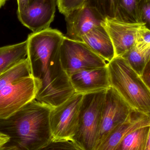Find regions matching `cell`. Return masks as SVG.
<instances>
[{"label": "cell", "mask_w": 150, "mask_h": 150, "mask_svg": "<svg viewBox=\"0 0 150 150\" xmlns=\"http://www.w3.org/2000/svg\"><path fill=\"white\" fill-rule=\"evenodd\" d=\"M150 150V127L149 130V134H148V139H147V143L145 146V150Z\"/></svg>", "instance_id": "f1b7e54d"}, {"label": "cell", "mask_w": 150, "mask_h": 150, "mask_svg": "<svg viewBox=\"0 0 150 150\" xmlns=\"http://www.w3.org/2000/svg\"><path fill=\"white\" fill-rule=\"evenodd\" d=\"M148 116H149V117L150 118V114L149 115H148Z\"/></svg>", "instance_id": "4dcf8cb0"}, {"label": "cell", "mask_w": 150, "mask_h": 150, "mask_svg": "<svg viewBox=\"0 0 150 150\" xmlns=\"http://www.w3.org/2000/svg\"><path fill=\"white\" fill-rule=\"evenodd\" d=\"M83 94L75 93L58 106L52 108L50 123L53 139L72 140L78 126Z\"/></svg>", "instance_id": "8992f818"}, {"label": "cell", "mask_w": 150, "mask_h": 150, "mask_svg": "<svg viewBox=\"0 0 150 150\" xmlns=\"http://www.w3.org/2000/svg\"><path fill=\"white\" fill-rule=\"evenodd\" d=\"M7 0H0V8L5 4Z\"/></svg>", "instance_id": "f546056e"}, {"label": "cell", "mask_w": 150, "mask_h": 150, "mask_svg": "<svg viewBox=\"0 0 150 150\" xmlns=\"http://www.w3.org/2000/svg\"><path fill=\"white\" fill-rule=\"evenodd\" d=\"M64 35L51 28L33 33L27 38V59L38 84L35 99L52 107L67 100L75 92L62 67L60 47Z\"/></svg>", "instance_id": "6da1fadb"}, {"label": "cell", "mask_w": 150, "mask_h": 150, "mask_svg": "<svg viewBox=\"0 0 150 150\" xmlns=\"http://www.w3.org/2000/svg\"><path fill=\"white\" fill-rule=\"evenodd\" d=\"M0 150H19L18 148L14 144L7 145V144L0 147Z\"/></svg>", "instance_id": "83f0119b"}, {"label": "cell", "mask_w": 150, "mask_h": 150, "mask_svg": "<svg viewBox=\"0 0 150 150\" xmlns=\"http://www.w3.org/2000/svg\"><path fill=\"white\" fill-rule=\"evenodd\" d=\"M142 23H131L106 18L102 23L108 33L114 47L115 57H121L137 43Z\"/></svg>", "instance_id": "8fae6325"}, {"label": "cell", "mask_w": 150, "mask_h": 150, "mask_svg": "<svg viewBox=\"0 0 150 150\" xmlns=\"http://www.w3.org/2000/svg\"><path fill=\"white\" fill-rule=\"evenodd\" d=\"M141 0H119L115 19L122 22L137 23V11Z\"/></svg>", "instance_id": "d6986e66"}, {"label": "cell", "mask_w": 150, "mask_h": 150, "mask_svg": "<svg viewBox=\"0 0 150 150\" xmlns=\"http://www.w3.org/2000/svg\"><path fill=\"white\" fill-rule=\"evenodd\" d=\"M38 87L37 82L31 76L0 91V120L7 119L35 99Z\"/></svg>", "instance_id": "ba28073f"}, {"label": "cell", "mask_w": 150, "mask_h": 150, "mask_svg": "<svg viewBox=\"0 0 150 150\" xmlns=\"http://www.w3.org/2000/svg\"><path fill=\"white\" fill-rule=\"evenodd\" d=\"M31 0H17L18 9L17 13H21L28 8Z\"/></svg>", "instance_id": "484cf974"}, {"label": "cell", "mask_w": 150, "mask_h": 150, "mask_svg": "<svg viewBox=\"0 0 150 150\" xmlns=\"http://www.w3.org/2000/svg\"><path fill=\"white\" fill-rule=\"evenodd\" d=\"M137 42H144L150 45V31L144 26V24L139 30Z\"/></svg>", "instance_id": "cb8c5ba5"}, {"label": "cell", "mask_w": 150, "mask_h": 150, "mask_svg": "<svg viewBox=\"0 0 150 150\" xmlns=\"http://www.w3.org/2000/svg\"><path fill=\"white\" fill-rule=\"evenodd\" d=\"M119 0H86V3L96 9L104 18H115Z\"/></svg>", "instance_id": "ffe728a7"}, {"label": "cell", "mask_w": 150, "mask_h": 150, "mask_svg": "<svg viewBox=\"0 0 150 150\" xmlns=\"http://www.w3.org/2000/svg\"><path fill=\"white\" fill-rule=\"evenodd\" d=\"M121 57L141 76L150 60V45L144 42H137Z\"/></svg>", "instance_id": "2e32d148"}, {"label": "cell", "mask_w": 150, "mask_h": 150, "mask_svg": "<svg viewBox=\"0 0 150 150\" xmlns=\"http://www.w3.org/2000/svg\"><path fill=\"white\" fill-rule=\"evenodd\" d=\"M86 0H57V6L60 12L64 16L79 8Z\"/></svg>", "instance_id": "603a6c76"}, {"label": "cell", "mask_w": 150, "mask_h": 150, "mask_svg": "<svg viewBox=\"0 0 150 150\" xmlns=\"http://www.w3.org/2000/svg\"><path fill=\"white\" fill-rule=\"evenodd\" d=\"M52 108L33 100L8 118L0 120V131H5L19 150H39L53 139Z\"/></svg>", "instance_id": "7a4b0ae2"}, {"label": "cell", "mask_w": 150, "mask_h": 150, "mask_svg": "<svg viewBox=\"0 0 150 150\" xmlns=\"http://www.w3.org/2000/svg\"><path fill=\"white\" fill-rule=\"evenodd\" d=\"M27 40L0 47V75L27 58Z\"/></svg>", "instance_id": "9a60e30c"}, {"label": "cell", "mask_w": 150, "mask_h": 150, "mask_svg": "<svg viewBox=\"0 0 150 150\" xmlns=\"http://www.w3.org/2000/svg\"><path fill=\"white\" fill-rule=\"evenodd\" d=\"M138 23H142L150 31V0H141L137 8Z\"/></svg>", "instance_id": "7402d4cb"}, {"label": "cell", "mask_w": 150, "mask_h": 150, "mask_svg": "<svg viewBox=\"0 0 150 150\" xmlns=\"http://www.w3.org/2000/svg\"><path fill=\"white\" fill-rule=\"evenodd\" d=\"M65 17L67 28L65 36L80 41L93 29L102 25L105 19L96 9L86 3L67 14Z\"/></svg>", "instance_id": "9c48e42d"}, {"label": "cell", "mask_w": 150, "mask_h": 150, "mask_svg": "<svg viewBox=\"0 0 150 150\" xmlns=\"http://www.w3.org/2000/svg\"><path fill=\"white\" fill-rule=\"evenodd\" d=\"M82 41L107 63L115 57L112 40L102 25L95 27L86 34L82 38Z\"/></svg>", "instance_id": "5bb4252c"}, {"label": "cell", "mask_w": 150, "mask_h": 150, "mask_svg": "<svg viewBox=\"0 0 150 150\" xmlns=\"http://www.w3.org/2000/svg\"><path fill=\"white\" fill-rule=\"evenodd\" d=\"M31 76L27 58L0 75V91L20 79Z\"/></svg>", "instance_id": "ac0fdd59"}, {"label": "cell", "mask_w": 150, "mask_h": 150, "mask_svg": "<svg viewBox=\"0 0 150 150\" xmlns=\"http://www.w3.org/2000/svg\"><path fill=\"white\" fill-rule=\"evenodd\" d=\"M133 110L112 87H110L106 90L101 110L95 149L112 130L127 120Z\"/></svg>", "instance_id": "52a82bcc"}, {"label": "cell", "mask_w": 150, "mask_h": 150, "mask_svg": "<svg viewBox=\"0 0 150 150\" xmlns=\"http://www.w3.org/2000/svg\"><path fill=\"white\" fill-rule=\"evenodd\" d=\"M150 127H143L128 134L115 150H145Z\"/></svg>", "instance_id": "e0dca14e"}, {"label": "cell", "mask_w": 150, "mask_h": 150, "mask_svg": "<svg viewBox=\"0 0 150 150\" xmlns=\"http://www.w3.org/2000/svg\"><path fill=\"white\" fill-rule=\"evenodd\" d=\"M110 87L136 111L150 114V91L141 76L121 57L107 64Z\"/></svg>", "instance_id": "3957f363"}, {"label": "cell", "mask_w": 150, "mask_h": 150, "mask_svg": "<svg viewBox=\"0 0 150 150\" xmlns=\"http://www.w3.org/2000/svg\"><path fill=\"white\" fill-rule=\"evenodd\" d=\"M56 0H32L28 8L21 13H17L23 25L38 32L50 28L55 16Z\"/></svg>", "instance_id": "30bf717a"}, {"label": "cell", "mask_w": 150, "mask_h": 150, "mask_svg": "<svg viewBox=\"0 0 150 150\" xmlns=\"http://www.w3.org/2000/svg\"><path fill=\"white\" fill-rule=\"evenodd\" d=\"M69 79L75 93L83 95L110 87L107 66L79 71L70 76Z\"/></svg>", "instance_id": "7c38bea8"}, {"label": "cell", "mask_w": 150, "mask_h": 150, "mask_svg": "<svg viewBox=\"0 0 150 150\" xmlns=\"http://www.w3.org/2000/svg\"><path fill=\"white\" fill-rule=\"evenodd\" d=\"M140 76L150 91V60Z\"/></svg>", "instance_id": "d4e9b609"}, {"label": "cell", "mask_w": 150, "mask_h": 150, "mask_svg": "<svg viewBox=\"0 0 150 150\" xmlns=\"http://www.w3.org/2000/svg\"><path fill=\"white\" fill-rule=\"evenodd\" d=\"M38 150H82L72 140L53 139Z\"/></svg>", "instance_id": "44dd1931"}, {"label": "cell", "mask_w": 150, "mask_h": 150, "mask_svg": "<svg viewBox=\"0 0 150 150\" xmlns=\"http://www.w3.org/2000/svg\"><path fill=\"white\" fill-rule=\"evenodd\" d=\"M10 142V137L5 133L0 131V147Z\"/></svg>", "instance_id": "4316f807"}, {"label": "cell", "mask_w": 150, "mask_h": 150, "mask_svg": "<svg viewBox=\"0 0 150 150\" xmlns=\"http://www.w3.org/2000/svg\"><path fill=\"white\" fill-rule=\"evenodd\" d=\"M106 90L83 95L76 132L72 140L82 150H95Z\"/></svg>", "instance_id": "277c9868"}, {"label": "cell", "mask_w": 150, "mask_h": 150, "mask_svg": "<svg viewBox=\"0 0 150 150\" xmlns=\"http://www.w3.org/2000/svg\"><path fill=\"white\" fill-rule=\"evenodd\" d=\"M147 126H150L149 117L133 110L127 120L112 130L95 150H115L128 134Z\"/></svg>", "instance_id": "4fadbf2b"}, {"label": "cell", "mask_w": 150, "mask_h": 150, "mask_svg": "<svg viewBox=\"0 0 150 150\" xmlns=\"http://www.w3.org/2000/svg\"><path fill=\"white\" fill-rule=\"evenodd\" d=\"M60 56L62 67L69 77L82 70L107 66V62L84 43L65 36L60 47Z\"/></svg>", "instance_id": "5b68a950"}, {"label": "cell", "mask_w": 150, "mask_h": 150, "mask_svg": "<svg viewBox=\"0 0 150 150\" xmlns=\"http://www.w3.org/2000/svg\"><path fill=\"white\" fill-rule=\"evenodd\" d=\"M31 1H32V0H31Z\"/></svg>", "instance_id": "1f68e13d"}]
</instances>
